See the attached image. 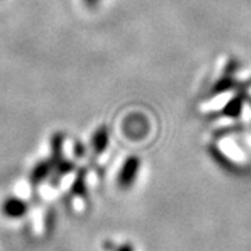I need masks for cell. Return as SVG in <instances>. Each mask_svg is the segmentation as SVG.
<instances>
[{
	"instance_id": "6da1fadb",
	"label": "cell",
	"mask_w": 251,
	"mask_h": 251,
	"mask_svg": "<svg viewBox=\"0 0 251 251\" xmlns=\"http://www.w3.org/2000/svg\"><path fill=\"white\" fill-rule=\"evenodd\" d=\"M138 166H140V162L137 158H130L126 162L125 166L120 171V175H119V186L120 187L128 188L133 184V181L137 177V173H138Z\"/></svg>"
},
{
	"instance_id": "277c9868",
	"label": "cell",
	"mask_w": 251,
	"mask_h": 251,
	"mask_svg": "<svg viewBox=\"0 0 251 251\" xmlns=\"http://www.w3.org/2000/svg\"><path fill=\"white\" fill-rule=\"evenodd\" d=\"M97 1H98V0H87V3H88V4H94V3H97Z\"/></svg>"
},
{
	"instance_id": "3957f363",
	"label": "cell",
	"mask_w": 251,
	"mask_h": 251,
	"mask_svg": "<svg viewBox=\"0 0 251 251\" xmlns=\"http://www.w3.org/2000/svg\"><path fill=\"white\" fill-rule=\"evenodd\" d=\"M117 251H134V250H133V247H131L130 244H123L122 247H119V250Z\"/></svg>"
},
{
	"instance_id": "7a4b0ae2",
	"label": "cell",
	"mask_w": 251,
	"mask_h": 251,
	"mask_svg": "<svg viewBox=\"0 0 251 251\" xmlns=\"http://www.w3.org/2000/svg\"><path fill=\"white\" fill-rule=\"evenodd\" d=\"M27 212V204L18 198H9L3 204V214L11 219H18Z\"/></svg>"
}]
</instances>
